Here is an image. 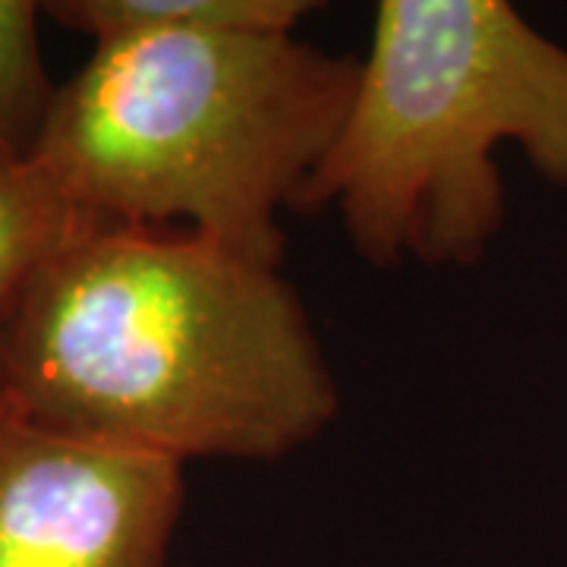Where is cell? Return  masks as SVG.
Instances as JSON below:
<instances>
[{"label": "cell", "instance_id": "6da1fadb", "mask_svg": "<svg viewBox=\"0 0 567 567\" xmlns=\"http://www.w3.org/2000/svg\"><path fill=\"white\" fill-rule=\"evenodd\" d=\"M17 420L186 464L278 461L338 416L281 268L196 234L99 224L25 290L0 344Z\"/></svg>", "mask_w": 567, "mask_h": 567}, {"label": "cell", "instance_id": "7a4b0ae2", "mask_svg": "<svg viewBox=\"0 0 567 567\" xmlns=\"http://www.w3.org/2000/svg\"><path fill=\"white\" fill-rule=\"evenodd\" d=\"M360 61L290 35L148 32L95 44L58 89L32 162L99 221L186 234L281 268L293 212Z\"/></svg>", "mask_w": 567, "mask_h": 567}, {"label": "cell", "instance_id": "3957f363", "mask_svg": "<svg viewBox=\"0 0 567 567\" xmlns=\"http://www.w3.org/2000/svg\"><path fill=\"white\" fill-rule=\"evenodd\" d=\"M567 189V48L507 0H382L357 92L293 212L375 268H470L505 224L495 152Z\"/></svg>", "mask_w": 567, "mask_h": 567}, {"label": "cell", "instance_id": "277c9868", "mask_svg": "<svg viewBox=\"0 0 567 567\" xmlns=\"http://www.w3.org/2000/svg\"><path fill=\"white\" fill-rule=\"evenodd\" d=\"M183 464L0 416V567H167Z\"/></svg>", "mask_w": 567, "mask_h": 567}, {"label": "cell", "instance_id": "5b68a950", "mask_svg": "<svg viewBox=\"0 0 567 567\" xmlns=\"http://www.w3.org/2000/svg\"><path fill=\"white\" fill-rule=\"evenodd\" d=\"M99 224L32 158H0V344L41 268Z\"/></svg>", "mask_w": 567, "mask_h": 567}, {"label": "cell", "instance_id": "8992f818", "mask_svg": "<svg viewBox=\"0 0 567 567\" xmlns=\"http://www.w3.org/2000/svg\"><path fill=\"white\" fill-rule=\"evenodd\" d=\"M51 20L95 44L148 32H262L290 35L316 3L306 0H58Z\"/></svg>", "mask_w": 567, "mask_h": 567}, {"label": "cell", "instance_id": "52a82bcc", "mask_svg": "<svg viewBox=\"0 0 567 567\" xmlns=\"http://www.w3.org/2000/svg\"><path fill=\"white\" fill-rule=\"evenodd\" d=\"M39 3L0 0V158H32L58 89L39 51Z\"/></svg>", "mask_w": 567, "mask_h": 567}, {"label": "cell", "instance_id": "ba28073f", "mask_svg": "<svg viewBox=\"0 0 567 567\" xmlns=\"http://www.w3.org/2000/svg\"><path fill=\"white\" fill-rule=\"evenodd\" d=\"M0 416H13V420H17V413L10 410V404H7L3 398H0Z\"/></svg>", "mask_w": 567, "mask_h": 567}]
</instances>
